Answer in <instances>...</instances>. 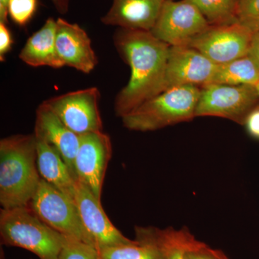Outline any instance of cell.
<instances>
[{
  "mask_svg": "<svg viewBox=\"0 0 259 259\" xmlns=\"http://www.w3.org/2000/svg\"><path fill=\"white\" fill-rule=\"evenodd\" d=\"M209 26L197 7L190 2L165 0L150 32L170 47H187Z\"/></svg>",
  "mask_w": 259,
  "mask_h": 259,
  "instance_id": "cell-7",
  "label": "cell"
},
{
  "mask_svg": "<svg viewBox=\"0 0 259 259\" xmlns=\"http://www.w3.org/2000/svg\"><path fill=\"white\" fill-rule=\"evenodd\" d=\"M13 44L11 32L6 23L0 22V59L4 61L5 56L9 52Z\"/></svg>",
  "mask_w": 259,
  "mask_h": 259,
  "instance_id": "cell-26",
  "label": "cell"
},
{
  "mask_svg": "<svg viewBox=\"0 0 259 259\" xmlns=\"http://www.w3.org/2000/svg\"><path fill=\"white\" fill-rule=\"evenodd\" d=\"M136 240L131 244L100 250L102 259H166L163 251L144 228H136Z\"/></svg>",
  "mask_w": 259,
  "mask_h": 259,
  "instance_id": "cell-18",
  "label": "cell"
},
{
  "mask_svg": "<svg viewBox=\"0 0 259 259\" xmlns=\"http://www.w3.org/2000/svg\"><path fill=\"white\" fill-rule=\"evenodd\" d=\"M41 177L37 166L35 134L0 141V204L4 209L28 205Z\"/></svg>",
  "mask_w": 259,
  "mask_h": 259,
  "instance_id": "cell-2",
  "label": "cell"
},
{
  "mask_svg": "<svg viewBox=\"0 0 259 259\" xmlns=\"http://www.w3.org/2000/svg\"><path fill=\"white\" fill-rule=\"evenodd\" d=\"M28 206L44 223L56 231L95 246L83 228L74 199L68 197L42 179Z\"/></svg>",
  "mask_w": 259,
  "mask_h": 259,
  "instance_id": "cell-6",
  "label": "cell"
},
{
  "mask_svg": "<svg viewBox=\"0 0 259 259\" xmlns=\"http://www.w3.org/2000/svg\"><path fill=\"white\" fill-rule=\"evenodd\" d=\"M74 201L83 228L97 249L134 243L135 241L126 238L115 228L102 208L101 201L79 181L76 182Z\"/></svg>",
  "mask_w": 259,
  "mask_h": 259,
  "instance_id": "cell-11",
  "label": "cell"
},
{
  "mask_svg": "<svg viewBox=\"0 0 259 259\" xmlns=\"http://www.w3.org/2000/svg\"><path fill=\"white\" fill-rule=\"evenodd\" d=\"M253 34L238 22L209 25L187 47L198 51L214 64H225L248 56Z\"/></svg>",
  "mask_w": 259,
  "mask_h": 259,
  "instance_id": "cell-9",
  "label": "cell"
},
{
  "mask_svg": "<svg viewBox=\"0 0 259 259\" xmlns=\"http://www.w3.org/2000/svg\"><path fill=\"white\" fill-rule=\"evenodd\" d=\"M56 20L49 18L29 37L19 54L20 60L32 67H64L56 46Z\"/></svg>",
  "mask_w": 259,
  "mask_h": 259,
  "instance_id": "cell-17",
  "label": "cell"
},
{
  "mask_svg": "<svg viewBox=\"0 0 259 259\" xmlns=\"http://www.w3.org/2000/svg\"><path fill=\"white\" fill-rule=\"evenodd\" d=\"M59 259H102L96 247L66 236Z\"/></svg>",
  "mask_w": 259,
  "mask_h": 259,
  "instance_id": "cell-22",
  "label": "cell"
},
{
  "mask_svg": "<svg viewBox=\"0 0 259 259\" xmlns=\"http://www.w3.org/2000/svg\"><path fill=\"white\" fill-rule=\"evenodd\" d=\"M244 124L248 133L253 137L259 139V106L250 112Z\"/></svg>",
  "mask_w": 259,
  "mask_h": 259,
  "instance_id": "cell-27",
  "label": "cell"
},
{
  "mask_svg": "<svg viewBox=\"0 0 259 259\" xmlns=\"http://www.w3.org/2000/svg\"><path fill=\"white\" fill-rule=\"evenodd\" d=\"M56 46L64 66L90 74L96 67L97 58L88 34L78 24L56 20Z\"/></svg>",
  "mask_w": 259,
  "mask_h": 259,
  "instance_id": "cell-13",
  "label": "cell"
},
{
  "mask_svg": "<svg viewBox=\"0 0 259 259\" xmlns=\"http://www.w3.org/2000/svg\"><path fill=\"white\" fill-rule=\"evenodd\" d=\"M197 7L209 25H227L238 22L240 0H187Z\"/></svg>",
  "mask_w": 259,
  "mask_h": 259,
  "instance_id": "cell-21",
  "label": "cell"
},
{
  "mask_svg": "<svg viewBox=\"0 0 259 259\" xmlns=\"http://www.w3.org/2000/svg\"><path fill=\"white\" fill-rule=\"evenodd\" d=\"M144 228L148 236L161 248L166 259H185L186 251L196 241L188 231L184 230Z\"/></svg>",
  "mask_w": 259,
  "mask_h": 259,
  "instance_id": "cell-20",
  "label": "cell"
},
{
  "mask_svg": "<svg viewBox=\"0 0 259 259\" xmlns=\"http://www.w3.org/2000/svg\"><path fill=\"white\" fill-rule=\"evenodd\" d=\"M35 136L37 142V166L40 177L62 193L74 199L77 182L71 175L69 167L54 146L44 138L35 134Z\"/></svg>",
  "mask_w": 259,
  "mask_h": 259,
  "instance_id": "cell-16",
  "label": "cell"
},
{
  "mask_svg": "<svg viewBox=\"0 0 259 259\" xmlns=\"http://www.w3.org/2000/svg\"><path fill=\"white\" fill-rule=\"evenodd\" d=\"M200 88L185 85L168 89L152 97L122 117L131 131H153L195 117Z\"/></svg>",
  "mask_w": 259,
  "mask_h": 259,
  "instance_id": "cell-4",
  "label": "cell"
},
{
  "mask_svg": "<svg viewBox=\"0 0 259 259\" xmlns=\"http://www.w3.org/2000/svg\"><path fill=\"white\" fill-rule=\"evenodd\" d=\"M258 102L256 87L210 83L200 88L195 117L214 116L244 124Z\"/></svg>",
  "mask_w": 259,
  "mask_h": 259,
  "instance_id": "cell-5",
  "label": "cell"
},
{
  "mask_svg": "<svg viewBox=\"0 0 259 259\" xmlns=\"http://www.w3.org/2000/svg\"><path fill=\"white\" fill-rule=\"evenodd\" d=\"M185 259H218L216 253L207 249L199 242L195 241L193 245L186 251Z\"/></svg>",
  "mask_w": 259,
  "mask_h": 259,
  "instance_id": "cell-25",
  "label": "cell"
},
{
  "mask_svg": "<svg viewBox=\"0 0 259 259\" xmlns=\"http://www.w3.org/2000/svg\"><path fill=\"white\" fill-rule=\"evenodd\" d=\"M165 0H112L102 23L120 28L151 31Z\"/></svg>",
  "mask_w": 259,
  "mask_h": 259,
  "instance_id": "cell-15",
  "label": "cell"
},
{
  "mask_svg": "<svg viewBox=\"0 0 259 259\" xmlns=\"http://www.w3.org/2000/svg\"><path fill=\"white\" fill-rule=\"evenodd\" d=\"M112 153L111 139L102 131L80 136L79 149L75 158L76 178L89 187L100 201Z\"/></svg>",
  "mask_w": 259,
  "mask_h": 259,
  "instance_id": "cell-10",
  "label": "cell"
},
{
  "mask_svg": "<svg viewBox=\"0 0 259 259\" xmlns=\"http://www.w3.org/2000/svg\"><path fill=\"white\" fill-rule=\"evenodd\" d=\"M9 0H0V22L8 23V7Z\"/></svg>",
  "mask_w": 259,
  "mask_h": 259,
  "instance_id": "cell-30",
  "label": "cell"
},
{
  "mask_svg": "<svg viewBox=\"0 0 259 259\" xmlns=\"http://www.w3.org/2000/svg\"><path fill=\"white\" fill-rule=\"evenodd\" d=\"M56 11L61 15L66 14L69 11V5L71 0H51Z\"/></svg>",
  "mask_w": 259,
  "mask_h": 259,
  "instance_id": "cell-29",
  "label": "cell"
},
{
  "mask_svg": "<svg viewBox=\"0 0 259 259\" xmlns=\"http://www.w3.org/2000/svg\"><path fill=\"white\" fill-rule=\"evenodd\" d=\"M212 83L228 85H259V69L248 56L218 65Z\"/></svg>",
  "mask_w": 259,
  "mask_h": 259,
  "instance_id": "cell-19",
  "label": "cell"
},
{
  "mask_svg": "<svg viewBox=\"0 0 259 259\" xmlns=\"http://www.w3.org/2000/svg\"><path fill=\"white\" fill-rule=\"evenodd\" d=\"M117 52L131 68V77L115 101L122 118L141 104L165 91L170 46L150 31L118 28L113 36Z\"/></svg>",
  "mask_w": 259,
  "mask_h": 259,
  "instance_id": "cell-1",
  "label": "cell"
},
{
  "mask_svg": "<svg viewBox=\"0 0 259 259\" xmlns=\"http://www.w3.org/2000/svg\"><path fill=\"white\" fill-rule=\"evenodd\" d=\"M237 19L252 32L259 31V0H240Z\"/></svg>",
  "mask_w": 259,
  "mask_h": 259,
  "instance_id": "cell-24",
  "label": "cell"
},
{
  "mask_svg": "<svg viewBox=\"0 0 259 259\" xmlns=\"http://www.w3.org/2000/svg\"><path fill=\"white\" fill-rule=\"evenodd\" d=\"M248 56L259 69V31L253 32Z\"/></svg>",
  "mask_w": 259,
  "mask_h": 259,
  "instance_id": "cell-28",
  "label": "cell"
},
{
  "mask_svg": "<svg viewBox=\"0 0 259 259\" xmlns=\"http://www.w3.org/2000/svg\"><path fill=\"white\" fill-rule=\"evenodd\" d=\"M37 0H9L8 16L14 23L24 26L36 11Z\"/></svg>",
  "mask_w": 259,
  "mask_h": 259,
  "instance_id": "cell-23",
  "label": "cell"
},
{
  "mask_svg": "<svg viewBox=\"0 0 259 259\" xmlns=\"http://www.w3.org/2000/svg\"><path fill=\"white\" fill-rule=\"evenodd\" d=\"M100 99V91L94 87L52 97L44 102L66 127L82 136L102 131Z\"/></svg>",
  "mask_w": 259,
  "mask_h": 259,
  "instance_id": "cell-8",
  "label": "cell"
},
{
  "mask_svg": "<svg viewBox=\"0 0 259 259\" xmlns=\"http://www.w3.org/2000/svg\"><path fill=\"white\" fill-rule=\"evenodd\" d=\"M218 65L189 47H171L165 75V91L177 87L212 83Z\"/></svg>",
  "mask_w": 259,
  "mask_h": 259,
  "instance_id": "cell-12",
  "label": "cell"
},
{
  "mask_svg": "<svg viewBox=\"0 0 259 259\" xmlns=\"http://www.w3.org/2000/svg\"><path fill=\"white\" fill-rule=\"evenodd\" d=\"M0 235L4 244L28 250L40 259H59L66 240L28 205L1 209Z\"/></svg>",
  "mask_w": 259,
  "mask_h": 259,
  "instance_id": "cell-3",
  "label": "cell"
},
{
  "mask_svg": "<svg viewBox=\"0 0 259 259\" xmlns=\"http://www.w3.org/2000/svg\"><path fill=\"white\" fill-rule=\"evenodd\" d=\"M256 88H257V90H258V94H259V85H258V86H257Z\"/></svg>",
  "mask_w": 259,
  "mask_h": 259,
  "instance_id": "cell-31",
  "label": "cell"
},
{
  "mask_svg": "<svg viewBox=\"0 0 259 259\" xmlns=\"http://www.w3.org/2000/svg\"><path fill=\"white\" fill-rule=\"evenodd\" d=\"M34 134L44 138L57 150L77 182L74 164L80 136L66 127L44 102L37 109Z\"/></svg>",
  "mask_w": 259,
  "mask_h": 259,
  "instance_id": "cell-14",
  "label": "cell"
}]
</instances>
